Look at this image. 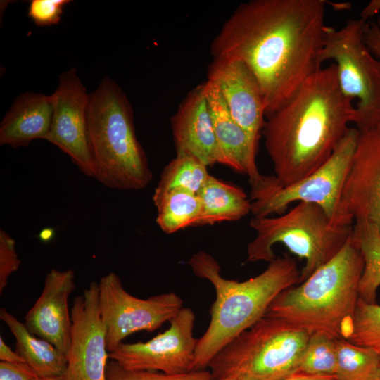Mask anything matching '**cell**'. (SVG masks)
Here are the masks:
<instances>
[{
    "label": "cell",
    "mask_w": 380,
    "mask_h": 380,
    "mask_svg": "<svg viewBox=\"0 0 380 380\" xmlns=\"http://www.w3.org/2000/svg\"><path fill=\"white\" fill-rule=\"evenodd\" d=\"M21 261L18 255L15 241L4 229H0V293L7 286L9 277L15 272Z\"/></svg>",
    "instance_id": "f546056e"
},
{
    "label": "cell",
    "mask_w": 380,
    "mask_h": 380,
    "mask_svg": "<svg viewBox=\"0 0 380 380\" xmlns=\"http://www.w3.org/2000/svg\"><path fill=\"white\" fill-rule=\"evenodd\" d=\"M352 239L360 251L364 268L358 286L359 298L368 303H374L380 286V231L366 220L353 223Z\"/></svg>",
    "instance_id": "603a6c76"
},
{
    "label": "cell",
    "mask_w": 380,
    "mask_h": 380,
    "mask_svg": "<svg viewBox=\"0 0 380 380\" xmlns=\"http://www.w3.org/2000/svg\"><path fill=\"white\" fill-rule=\"evenodd\" d=\"M70 346L65 380H106V330L99 308V284L90 283L75 298L70 310Z\"/></svg>",
    "instance_id": "4fadbf2b"
},
{
    "label": "cell",
    "mask_w": 380,
    "mask_h": 380,
    "mask_svg": "<svg viewBox=\"0 0 380 380\" xmlns=\"http://www.w3.org/2000/svg\"><path fill=\"white\" fill-rule=\"evenodd\" d=\"M75 272L52 269L46 275L41 295L25 317L34 335L54 345L66 356L70 346L71 315L68 298L74 290Z\"/></svg>",
    "instance_id": "2e32d148"
},
{
    "label": "cell",
    "mask_w": 380,
    "mask_h": 380,
    "mask_svg": "<svg viewBox=\"0 0 380 380\" xmlns=\"http://www.w3.org/2000/svg\"><path fill=\"white\" fill-rule=\"evenodd\" d=\"M376 380H380V364H379V373L376 377Z\"/></svg>",
    "instance_id": "8d00e7d4"
},
{
    "label": "cell",
    "mask_w": 380,
    "mask_h": 380,
    "mask_svg": "<svg viewBox=\"0 0 380 380\" xmlns=\"http://www.w3.org/2000/svg\"><path fill=\"white\" fill-rule=\"evenodd\" d=\"M194 274L208 279L215 290L210 321L198 338L194 371L208 367L215 355L231 341L263 317L274 299L299 283L300 270L288 255L276 257L260 274L243 281L224 278L217 260L205 251L189 260Z\"/></svg>",
    "instance_id": "3957f363"
},
{
    "label": "cell",
    "mask_w": 380,
    "mask_h": 380,
    "mask_svg": "<svg viewBox=\"0 0 380 380\" xmlns=\"http://www.w3.org/2000/svg\"><path fill=\"white\" fill-rule=\"evenodd\" d=\"M250 226L256 236L247 246V261L272 262L276 258L273 246L281 243L305 260L300 284L341 250L353 224H337L319 205L299 202L277 217H253Z\"/></svg>",
    "instance_id": "8992f818"
},
{
    "label": "cell",
    "mask_w": 380,
    "mask_h": 380,
    "mask_svg": "<svg viewBox=\"0 0 380 380\" xmlns=\"http://www.w3.org/2000/svg\"><path fill=\"white\" fill-rule=\"evenodd\" d=\"M338 380H376L380 355L346 339H336Z\"/></svg>",
    "instance_id": "cb8c5ba5"
},
{
    "label": "cell",
    "mask_w": 380,
    "mask_h": 380,
    "mask_svg": "<svg viewBox=\"0 0 380 380\" xmlns=\"http://www.w3.org/2000/svg\"><path fill=\"white\" fill-rule=\"evenodd\" d=\"M106 380H213L210 371H191L185 374H168L148 370H130L110 360L107 364Z\"/></svg>",
    "instance_id": "83f0119b"
},
{
    "label": "cell",
    "mask_w": 380,
    "mask_h": 380,
    "mask_svg": "<svg viewBox=\"0 0 380 380\" xmlns=\"http://www.w3.org/2000/svg\"><path fill=\"white\" fill-rule=\"evenodd\" d=\"M325 0H251L240 4L211 43L213 58L243 62L262 91L265 116L322 68L319 53L331 26Z\"/></svg>",
    "instance_id": "6da1fadb"
},
{
    "label": "cell",
    "mask_w": 380,
    "mask_h": 380,
    "mask_svg": "<svg viewBox=\"0 0 380 380\" xmlns=\"http://www.w3.org/2000/svg\"><path fill=\"white\" fill-rule=\"evenodd\" d=\"M206 94L221 163L236 172L248 175L250 185L261 177L256 165L258 148L248 134L232 117L217 87L207 80Z\"/></svg>",
    "instance_id": "ac0fdd59"
},
{
    "label": "cell",
    "mask_w": 380,
    "mask_h": 380,
    "mask_svg": "<svg viewBox=\"0 0 380 380\" xmlns=\"http://www.w3.org/2000/svg\"><path fill=\"white\" fill-rule=\"evenodd\" d=\"M347 341L380 355V304L368 303L359 298L353 331Z\"/></svg>",
    "instance_id": "4316f807"
},
{
    "label": "cell",
    "mask_w": 380,
    "mask_h": 380,
    "mask_svg": "<svg viewBox=\"0 0 380 380\" xmlns=\"http://www.w3.org/2000/svg\"><path fill=\"white\" fill-rule=\"evenodd\" d=\"M35 380H65L63 376L38 377Z\"/></svg>",
    "instance_id": "d590c367"
},
{
    "label": "cell",
    "mask_w": 380,
    "mask_h": 380,
    "mask_svg": "<svg viewBox=\"0 0 380 380\" xmlns=\"http://www.w3.org/2000/svg\"><path fill=\"white\" fill-rule=\"evenodd\" d=\"M87 126L94 178L113 189H145L153 175L136 136L133 110L122 89L108 77L89 94Z\"/></svg>",
    "instance_id": "5b68a950"
},
{
    "label": "cell",
    "mask_w": 380,
    "mask_h": 380,
    "mask_svg": "<svg viewBox=\"0 0 380 380\" xmlns=\"http://www.w3.org/2000/svg\"><path fill=\"white\" fill-rule=\"evenodd\" d=\"M38 377L26 363L0 362V380H35Z\"/></svg>",
    "instance_id": "4dcf8cb0"
},
{
    "label": "cell",
    "mask_w": 380,
    "mask_h": 380,
    "mask_svg": "<svg viewBox=\"0 0 380 380\" xmlns=\"http://www.w3.org/2000/svg\"><path fill=\"white\" fill-rule=\"evenodd\" d=\"M355 110L331 63L267 115L262 134L277 182L292 184L324 164L353 122Z\"/></svg>",
    "instance_id": "7a4b0ae2"
},
{
    "label": "cell",
    "mask_w": 380,
    "mask_h": 380,
    "mask_svg": "<svg viewBox=\"0 0 380 380\" xmlns=\"http://www.w3.org/2000/svg\"><path fill=\"white\" fill-rule=\"evenodd\" d=\"M336 338L326 334L314 333L302 354L297 373L336 377Z\"/></svg>",
    "instance_id": "484cf974"
},
{
    "label": "cell",
    "mask_w": 380,
    "mask_h": 380,
    "mask_svg": "<svg viewBox=\"0 0 380 380\" xmlns=\"http://www.w3.org/2000/svg\"><path fill=\"white\" fill-rule=\"evenodd\" d=\"M207 80L217 87L233 119L258 148L265 120V98L249 68L241 61L213 58Z\"/></svg>",
    "instance_id": "9a60e30c"
},
{
    "label": "cell",
    "mask_w": 380,
    "mask_h": 380,
    "mask_svg": "<svg viewBox=\"0 0 380 380\" xmlns=\"http://www.w3.org/2000/svg\"><path fill=\"white\" fill-rule=\"evenodd\" d=\"M336 379V378L334 376H314L296 373L284 380H334Z\"/></svg>",
    "instance_id": "e575fe53"
},
{
    "label": "cell",
    "mask_w": 380,
    "mask_h": 380,
    "mask_svg": "<svg viewBox=\"0 0 380 380\" xmlns=\"http://www.w3.org/2000/svg\"><path fill=\"white\" fill-rule=\"evenodd\" d=\"M380 12V0H372L362 11L360 18L368 20Z\"/></svg>",
    "instance_id": "836d02e7"
},
{
    "label": "cell",
    "mask_w": 380,
    "mask_h": 380,
    "mask_svg": "<svg viewBox=\"0 0 380 380\" xmlns=\"http://www.w3.org/2000/svg\"><path fill=\"white\" fill-rule=\"evenodd\" d=\"M208 166L189 154H176L164 167L156 188L182 189L198 194L210 174Z\"/></svg>",
    "instance_id": "d4e9b609"
},
{
    "label": "cell",
    "mask_w": 380,
    "mask_h": 380,
    "mask_svg": "<svg viewBox=\"0 0 380 380\" xmlns=\"http://www.w3.org/2000/svg\"><path fill=\"white\" fill-rule=\"evenodd\" d=\"M99 284V308L106 330L108 353L132 334L152 332L170 322L183 308L175 292L141 299L129 294L114 272L104 275Z\"/></svg>",
    "instance_id": "30bf717a"
},
{
    "label": "cell",
    "mask_w": 380,
    "mask_h": 380,
    "mask_svg": "<svg viewBox=\"0 0 380 380\" xmlns=\"http://www.w3.org/2000/svg\"><path fill=\"white\" fill-rule=\"evenodd\" d=\"M364 41L369 50L380 58V17L367 20L364 30Z\"/></svg>",
    "instance_id": "1f68e13d"
},
{
    "label": "cell",
    "mask_w": 380,
    "mask_h": 380,
    "mask_svg": "<svg viewBox=\"0 0 380 380\" xmlns=\"http://www.w3.org/2000/svg\"><path fill=\"white\" fill-rule=\"evenodd\" d=\"M70 2V0H32L27 15L39 27L56 25L61 20L63 8Z\"/></svg>",
    "instance_id": "f1b7e54d"
},
{
    "label": "cell",
    "mask_w": 380,
    "mask_h": 380,
    "mask_svg": "<svg viewBox=\"0 0 380 380\" xmlns=\"http://www.w3.org/2000/svg\"><path fill=\"white\" fill-rule=\"evenodd\" d=\"M51 94L53 114L46 140L67 154L82 173L94 178L87 126L89 94L75 68L61 74Z\"/></svg>",
    "instance_id": "7c38bea8"
},
{
    "label": "cell",
    "mask_w": 380,
    "mask_h": 380,
    "mask_svg": "<svg viewBox=\"0 0 380 380\" xmlns=\"http://www.w3.org/2000/svg\"><path fill=\"white\" fill-rule=\"evenodd\" d=\"M0 319L15 338L16 352L39 377L63 376L68 360L63 352L32 334L24 323L4 308L0 310Z\"/></svg>",
    "instance_id": "ffe728a7"
},
{
    "label": "cell",
    "mask_w": 380,
    "mask_h": 380,
    "mask_svg": "<svg viewBox=\"0 0 380 380\" xmlns=\"http://www.w3.org/2000/svg\"><path fill=\"white\" fill-rule=\"evenodd\" d=\"M310 335L264 316L215 355L208 365L213 380H284L297 373Z\"/></svg>",
    "instance_id": "52a82bcc"
},
{
    "label": "cell",
    "mask_w": 380,
    "mask_h": 380,
    "mask_svg": "<svg viewBox=\"0 0 380 380\" xmlns=\"http://www.w3.org/2000/svg\"><path fill=\"white\" fill-rule=\"evenodd\" d=\"M367 22L360 18L338 30L330 27L319 53L321 64H335L342 92L357 100L353 120L357 129L380 121V58L365 43Z\"/></svg>",
    "instance_id": "9c48e42d"
},
{
    "label": "cell",
    "mask_w": 380,
    "mask_h": 380,
    "mask_svg": "<svg viewBox=\"0 0 380 380\" xmlns=\"http://www.w3.org/2000/svg\"><path fill=\"white\" fill-rule=\"evenodd\" d=\"M358 138L356 128L350 127L329 159L308 177L287 186L274 175H261L251 185V213L255 217L281 215L294 202H307L322 207L334 222L353 225V219L341 205V193L350 170Z\"/></svg>",
    "instance_id": "ba28073f"
},
{
    "label": "cell",
    "mask_w": 380,
    "mask_h": 380,
    "mask_svg": "<svg viewBox=\"0 0 380 380\" xmlns=\"http://www.w3.org/2000/svg\"><path fill=\"white\" fill-rule=\"evenodd\" d=\"M364 268L362 253L351 236L341 250L303 282L281 292L265 316L336 339L350 336L358 286Z\"/></svg>",
    "instance_id": "277c9868"
},
{
    "label": "cell",
    "mask_w": 380,
    "mask_h": 380,
    "mask_svg": "<svg viewBox=\"0 0 380 380\" xmlns=\"http://www.w3.org/2000/svg\"><path fill=\"white\" fill-rule=\"evenodd\" d=\"M176 154H189L205 165L221 163L205 82L191 89L171 119Z\"/></svg>",
    "instance_id": "e0dca14e"
},
{
    "label": "cell",
    "mask_w": 380,
    "mask_h": 380,
    "mask_svg": "<svg viewBox=\"0 0 380 380\" xmlns=\"http://www.w3.org/2000/svg\"><path fill=\"white\" fill-rule=\"evenodd\" d=\"M153 201L157 210L156 223L165 234L197 226L201 214V202L197 194L156 187Z\"/></svg>",
    "instance_id": "7402d4cb"
},
{
    "label": "cell",
    "mask_w": 380,
    "mask_h": 380,
    "mask_svg": "<svg viewBox=\"0 0 380 380\" xmlns=\"http://www.w3.org/2000/svg\"><path fill=\"white\" fill-rule=\"evenodd\" d=\"M0 362L25 363L22 357L17 352H14L6 345L2 336H0Z\"/></svg>",
    "instance_id": "d6a6232c"
},
{
    "label": "cell",
    "mask_w": 380,
    "mask_h": 380,
    "mask_svg": "<svg viewBox=\"0 0 380 380\" xmlns=\"http://www.w3.org/2000/svg\"><path fill=\"white\" fill-rule=\"evenodd\" d=\"M334 380H338L337 379H334Z\"/></svg>",
    "instance_id": "74e56055"
},
{
    "label": "cell",
    "mask_w": 380,
    "mask_h": 380,
    "mask_svg": "<svg viewBox=\"0 0 380 380\" xmlns=\"http://www.w3.org/2000/svg\"><path fill=\"white\" fill-rule=\"evenodd\" d=\"M195 314L182 308L170 327L146 342L120 343L108 353L110 360L130 370H148L168 374L194 371L198 338L193 336Z\"/></svg>",
    "instance_id": "8fae6325"
},
{
    "label": "cell",
    "mask_w": 380,
    "mask_h": 380,
    "mask_svg": "<svg viewBox=\"0 0 380 380\" xmlns=\"http://www.w3.org/2000/svg\"><path fill=\"white\" fill-rule=\"evenodd\" d=\"M51 95L26 92L14 100L0 124V145L27 146L37 139H45L51 126Z\"/></svg>",
    "instance_id": "d6986e66"
},
{
    "label": "cell",
    "mask_w": 380,
    "mask_h": 380,
    "mask_svg": "<svg viewBox=\"0 0 380 380\" xmlns=\"http://www.w3.org/2000/svg\"><path fill=\"white\" fill-rule=\"evenodd\" d=\"M357 129V142L343 187L341 205L354 222H370L380 231V121Z\"/></svg>",
    "instance_id": "5bb4252c"
},
{
    "label": "cell",
    "mask_w": 380,
    "mask_h": 380,
    "mask_svg": "<svg viewBox=\"0 0 380 380\" xmlns=\"http://www.w3.org/2000/svg\"><path fill=\"white\" fill-rule=\"evenodd\" d=\"M198 195L201 214L197 226L238 220L251 212V201L243 189L213 175Z\"/></svg>",
    "instance_id": "44dd1931"
}]
</instances>
